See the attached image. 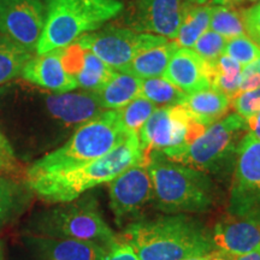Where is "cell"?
Wrapping results in <instances>:
<instances>
[{"mask_svg":"<svg viewBox=\"0 0 260 260\" xmlns=\"http://www.w3.org/2000/svg\"><path fill=\"white\" fill-rule=\"evenodd\" d=\"M119 239L134 249L140 260H184L214 249L206 228L184 214L136 220L128 224Z\"/></svg>","mask_w":260,"mask_h":260,"instance_id":"1","label":"cell"},{"mask_svg":"<svg viewBox=\"0 0 260 260\" xmlns=\"http://www.w3.org/2000/svg\"><path fill=\"white\" fill-rule=\"evenodd\" d=\"M144 160L138 135H130L113 151L73 170L24 181L28 189L47 203H70L81 195L110 183L126 169Z\"/></svg>","mask_w":260,"mask_h":260,"instance_id":"2","label":"cell"},{"mask_svg":"<svg viewBox=\"0 0 260 260\" xmlns=\"http://www.w3.org/2000/svg\"><path fill=\"white\" fill-rule=\"evenodd\" d=\"M130 135L123 130L116 110H106L83 123L63 146L38 159L25 170L24 181L73 170L110 153Z\"/></svg>","mask_w":260,"mask_h":260,"instance_id":"3","label":"cell"},{"mask_svg":"<svg viewBox=\"0 0 260 260\" xmlns=\"http://www.w3.org/2000/svg\"><path fill=\"white\" fill-rule=\"evenodd\" d=\"M146 162L158 210L172 214L205 212L212 207L214 187L206 172L172 161L161 152H153Z\"/></svg>","mask_w":260,"mask_h":260,"instance_id":"4","label":"cell"},{"mask_svg":"<svg viewBox=\"0 0 260 260\" xmlns=\"http://www.w3.org/2000/svg\"><path fill=\"white\" fill-rule=\"evenodd\" d=\"M118 0H48L37 54L69 46L122 12Z\"/></svg>","mask_w":260,"mask_h":260,"instance_id":"5","label":"cell"},{"mask_svg":"<svg viewBox=\"0 0 260 260\" xmlns=\"http://www.w3.org/2000/svg\"><path fill=\"white\" fill-rule=\"evenodd\" d=\"M29 232L41 237L94 242L107 249L119 240L104 220L92 195L80 197L39 214Z\"/></svg>","mask_w":260,"mask_h":260,"instance_id":"6","label":"cell"},{"mask_svg":"<svg viewBox=\"0 0 260 260\" xmlns=\"http://www.w3.org/2000/svg\"><path fill=\"white\" fill-rule=\"evenodd\" d=\"M247 130V121L235 112L207 126L188 146L165 149L161 153L172 161L206 174L216 172L236 154L237 146Z\"/></svg>","mask_w":260,"mask_h":260,"instance_id":"7","label":"cell"},{"mask_svg":"<svg viewBox=\"0 0 260 260\" xmlns=\"http://www.w3.org/2000/svg\"><path fill=\"white\" fill-rule=\"evenodd\" d=\"M206 128L195 122L181 105L157 107L138 134L144 160L147 161L153 152L188 146Z\"/></svg>","mask_w":260,"mask_h":260,"instance_id":"8","label":"cell"},{"mask_svg":"<svg viewBox=\"0 0 260 260\" xmlns=\"http://www.w3.org/2000/svg\"><path fill=\"white\" fill-rule=\"evenodd\" d=\"M75 42L95 54L111 69L121 71L140 53L160 46L168 39L151 32L110 27L84 34Z\"/></svg>","mask_w":260,"mask_h":260,"instance_id":"9","label":"cell"},{"mask_svg":"<svg viewBox=\"0 0 260 260\" xmlns=\"http://www.w3.org/2000/svg\"><path fill=\"white\" fill-rule=\"evenodd\" d=\"M260 213V140L247 133L237 146L228 214Z\"/></svg>","mask_w":260,"mask_h":260,"instance_id":"10","label":"cell"},{"mask_svg":"<svg viewBox=\"0 0 260 260\" xmlns=\"http://www.w3.org/2000/svg\"><path fill=\"white\" fill-rule=\"evenodd\" d=\"M110 206L116 223L123 225L136 219L144 207L153 201V183L145 160L136 162L110 182Z\"/></svg>","mask_w":260,"mask_h":260,"instance_id":"11","label":"cell"},{"mask_svg":"<svg viewBox=\"0 0 260 260\" xmlns=\"http://www.w3.org/2000/svg\"><path fill=\"white\" fill-rule=\"evenodd\" d=\"M44 5L40 0H0V34L30 52H37L45 25Z\"/></svg>","mask_w":260,"mask_h":260,"instance_id":"12","label":"cell"},{"mask_svg":"<svg viewBox=\"0 0 260 260\" xmlns=\"http://www.w3.org/2000/svg\"><path fill=\"white\" fill-rule=\"evenodd\" d=\"M187 0H134L133 22L138 31L176 39Z\"/></svg>","mask_w":260,"mask_h":260,"instance_id":"13","label":"cell"},{"mask_svg":"<svg viewBox=\"0 0 260 260\" xmlns=\"http://www.w3.org/2000/svg\"><path fill=\"white\" fill-rule=\"evenodd\" d=\"M214 248L239 256L260 247V213L226 214L216 224L212 235Z\"/></svg>","mask_w":260,"mask_h":260,"instance_id":"14","label":"cell"},{"mask_svg":"<svg viewBox=\"0 0 260 260\" xmlns=\"http://www.w3.org/2000/svg\"><path fill=\"white\" fill-rule=\"evenodd\" d=\"M22 76L29 82L58 94L76 89L75 77L64 69L61 63V48L31 57L22 70Z\"/></svg>","mask_w":260,"mask_h":260,"instance_id":"15","label":"cell"},{"mask_svg":"<svg viewBox=\"0 0 260 260\" xmlns=\"http://www.w3.org/2000/svg\"><path fill=\"white\" fill-rule=\"evenodd\" d=\"M162 77L186 94L211 87L210 64L189 48H181L175 52Z\"/></svg>","mask_w":260,"mask_h":260,"instance_id":"16","label":"cell"},{"mask_svg":"<svg viewBox=\"0 0 260 260\" xmlns=\"http://www.w3.org/2000/svg\"><path fill=\"white\" fill-rule=\"evenodd\" d=\"M46 105L52 116L67 124H83L106 111L98 103L93 92L51 95L46 99Z\"/></svg>","mask_w":260,"mask_h":260,"instance_id":"17","label":"cell"},{"mask_svg":"<svg viewBox=\"0 0 260 260\" xmlns=\"http://www.w3.org/2000/svg\"><path fill=\"white\" fill-rule=\"evenodd\" d=\"M30 241L47 260H103L107 251L98 243L80 240L32 236Z\"/></svg>","mask_w":260,"mask_h":260,"instance_id":"18","label":"cell"},{"mask_svg":"<svg viewBox=\"0 0 260 260\" xmlns=\"http://www.w3.org/2000/svg\"><path fill=\"white\" fill-rule=\"evenodd\" d=\"M181 106L188 115L204 126H210L220 121L229 112L232 100L219 90L210 88L187 94Z\"/></svg>","mask_w":260,"mask_h":260,"instance_id":"19","label":"cell"},{"mask_svg":"<svg viewBox=\"0 0 260 260\" xmlns=\"http://www.w3.org/2000/svg\"><path fill=\"white\" fill-rule=\"evenodd\" d=\"M177 50L178 46L175 41H168L160 46L149 48L125 65L121 73L133 75L142 80L162 77L169 61Z\"/></svg>","mask_w":260,"mask_h":260,"instance_id":"20","label":"cell"},{"mask_svg":"<svg viewBox=\"0 0 260 260\" xmlns=\"http://www.w3.org/2000/svg\"><path fill=\"white\" fill-rule=\"evenodd\" d=\"M142 79L129 74H115L102 89L93 92L104 110H117L128 105L141 94Z\"/></svg>","mask_w":260,"mask_h":260,"instance_id":"21","label":"cell"},{"mask_svg":"<svg viewBox=\"0 0 260 260\" xmlns=\"http://www.w3.org/2000/svg\"><path fill=\"white\" fill-rule=\"evenodd\" d=\"M212 5H195L188 2L184 9L180 30L175 42L178 47H193L201 35L210 27Z\"/></svg>","mask_w":260,"mask_h":260,"instance_id":"22","label":"cell"},{"mask_svg":"<svg viewBox=\"0 0 260 260\" xmlns=\"http://www.w3.org/2000/svg\"><path fill=\"white\" fill-rule=\"evenodd\" d=\"M29 191L23 181L0 175V229L24 210Z\"/></svg>","mask_w":260,"mask_h":260,"instance_id":"23","label":"cell"},{"mask_svg":"<svg viewBox=\"0 0 260 260\" xmlns=\"http://www.w3.org/2000/svg\"><path fill=\"white\" fill-rule=\"evenodd\" d=\"M241 71V65L226 54H223L218 60L210 64L211 87L233 100L240 93Z\"/></svg>","mask_w":260,"mask_h":260,"instance_id":"24","label":"cell"},{"mask_svg":"<svg viewBox=\"0 0 260 260\" xmlns=\"http://www.w3.org/2000/svg\"><path fill=\"white\" fill-rule=\"evenodd\" d=\"M32 57V52L12 39L0 34V84L22 74L24 65Z\"/></svg>","mask_w":260,"mask_h":260,"instance_id":"25","label":"cell"},{"mask_svg":"<svg viewBox=\"0 0 260 260\" xmlns=\"http://www.w3.org/2000/svg\"><path fill=\"white\" fill-rule=\"evenodd\" d=\"M116 71L106 65L102 59L90 51L84 50L82 69L77 74V86L88 92H96L102 89L115 76Z\"/></svg>","mask_w":260,"mask_h":260,"instance_id":"26","label":"cell"},{"mask_svg":"<svg viewBox=\"0 0 260 260\" xmlns=\"http://www.w3.org/2000/svg\"><path fill=\"white\" fill-rule=\"evenodd\" d=\"M186 95L187 94L183 90H181L164 77L142 80L140 96L149 100L155 106L165 107L181 105Z\"/></svg>","mask_w":260,"mask_h":260,"instance_id":"27","label":"cell"},{"mask_svg":"<svg viewBox=\"0 0 260 260\" xmlns=\"http://www.w3.org/2000/svg\"><path fill=\"white\" fill-rule=\"evenodd\" d=\"M158 106L145 98L139 96L128 105L117 109V116H118L119 123L122 128L128 135H138L142 125L147 122Z\"/></svg>","mask_w":260,"mask_h":260,"instance_id":"28","label":"cell"},{"mask_svg":"<svg viewBox=\"0 0 260 260\" xmlns=\"http://www.w3.org/2000/svg\"><path fill=\"white\" fill-rule=\"evenodd\" d=\"M210 28L228 40L246 35L242 11H237L236 9H233V6H213Z\"/></svg>","mask_w":260,"mask_h":260,"instance_id":"29","label":"cell"},{"mask_svg":"<svg viewBox=\"0 0 260 260\" xmlns=\"http://www.w3.org/2000/svg\"><path fill=\"white\" fill-rule=\"evenodd\" d=\"M228 39L213 30L205 31L194 45V52L209 64H213L225 53Z\"/></svg>","mask_w":260,"mask_h":260,"instance_id":"30","label":"cell"},{"mask_svg":"<svg viewBox=\"0 0 260 260\" xmlns=\"http://www.w3.org/2000/svg\"><path fill=\"white\" fill-rule=\"evenodd\" d=\"M224 54L245 67L260 58V48L247 35H242L228 40Z\"/></svg>","mask_w":260,"mask_h":260,"instance_id":"31","label":"cell"},{"mask_svg":"<svg viewBox=\"0 0 260 260\" xmlns=\"http://www.w3.org/2000/svg\"><path fill=\"white\" fill-rule=\"evenodd\" d=\"M0 175L23 182L25 177V170L16 157L10 141L2 132H0Z\"/></svg>","mask_w":260,"mask_h":260,"instance_id":"32","label":"cell"},{"mask_svg":"<svg viewBox=\"0 0 260 260\" xmlns=\"http://www.w3.org/2000/svg\"><path fill=\"white\" fill-rule=\"evenodd\" d=\"M235 112L246 121L260 112V87L259 88L241 92L232 100Z\"/></svg>","mask_w":260,"mask_h":260,"instance_id":"33","label":"cell"},{"mask_svg":"<svg viewBox=\"0 0 260 260\" xmlns=\"http://www.w3.org/2000/svg\"><path fill=\"white\" fill-rule=\"evenodd\" d=\"M84 50L79 44L74 42L69 46L61 48V63L64 69L73 77H76L83 65Z\"/></svg>","mask_w":260,"mask_h":260,"instance_id":"34","label":"cell"},{"mask_svg":"<svg viewBox=\"0 0 260 260\" xmlns=\"http://www.w3.org/2000/svg\"><path fill=\"white\" fill-rule=\"evenodd\" d=\"M246 35L260 48V2L242 11Z\"/></svg>","mask_w":260,"mask_h":260,"instance_id":"35","label":"cell"},{"mask_svg":"<svg viewBox=\"0 0 260 260\" xmlns=\"http://www.w3.org/2000/svg\"><path fill=\"white\" fill-rule=\"evenodd\" d=\"M260 87V58L252 61L251 64L245 65L241 71V86L240 93L252 90Z\"/></svg>","mask_w":260,"mask_h":260,"instance_id":"36","label":"cell"},{"mask_svg":"<svg viewBox=\"0 0 260 260\" xmlns=\"http://www.w3.org/2000/svg\"><path fill=\"white\" fill-rule=\"evenodd\" d=\"M103 260H140L134 249L121 239L107 249Z\"/></svg>","mask_w":260,"mask_h":260,"instance_id":"37","label":"cell"},{"mask_svg":"<svg viewBox=\"0 0 260 260\" xmlns=\"http://www.w3.org/2000/svg\"><path fill=\"white\" fill-rule=\"evenodd\" d=\"M247 125H248V132L260 140V112L247 119Z\"/></svg>","mask_w":260,"mask_h":260,"instance_id":"38","label":"cell"},{"mask_svg":"<svg viewBox=\"0 0 260 260\" xmlns=\"http://www.w3.org/2000/svg\"><path fill=\"white\" fill-rule=\"evenodd\" d=\"M209 260H236V256L228 252H224L222 249L216 248L210 253Z\"/></svg>","mask_w":260,"mask_h":260,"instance_id":"39","label":"cell"},{"mask_svg":"<svg viewBox=\"0 0 260 260\" xmlns=\"http://www.w3.org/2000/svg\"><path fill=\"white\" fill-rule=\"evenodd\" d=\"M236 260H260V247L246 254L236 256Z\"/></svg>","mask_w":260,"mask_h":260,"instance_id":"40","label":"cell"},{"mask_svg":"<svg viewBox=\"0 0 260 260\" xmlns=\"http://www.w3.org/2000/svg\"><path fill=\"white\" fill-rule=\"evenodd\" d=\"M213 4L222 5V6H234L237 4H241L243 0H212Z\"/></svg>","mask_w":260,"mask_h":260,"instance_id":"41","label":"cell"},{"mask_svg":"<svg viewBox=\"0 0 260 260\" xmlns=\"http://www.w3.org/2000/svg\"><path fill=\"white\" fill-rule=\"evenodd\" d=\"M187 2H189L191 4H195V5H205L209 0H187Z\"/></svg>","mask_w":260,"mask_h":260,"instance_id":"42","label":"cell"},{"mask_svg":"<svg viewBox=\"0 0 260 260\" xmlns=\"http://www.w3.org/2000/svg\"><path fill=\"white\" fill-rule=\"evenodd\" d=\"M210 258V253L206 255H201V256H194V258H189V259H184V260H209Z\"/></svg>","mask_w":260,"mask_h":260,"instance_id":"43","label":"cell"},{"mask_svg":"<svg viewBox=\"0 0 260 260\" xmlns=\"http://www.w3.org/2000/svg\"><path fill=\"white\" fill-rule=\"evenodd\" d=\"M0 260H4V248L2 243H0Z\"/></svg>","mask_w":260,"mask_h":260,"instance_id":"44","label":"cell"},{"mask_svg":"<svg viewBox=\"0 0 260 260\" xmlns=\"http://www.w3.org/2000/svg\"><path fill=\"white\" fill-rule=\"evenodd\" d=\"M247 2H260V0H247Z\"/></svg>","mask_w":260,"mask_h":260,"instance_id":"45","label":"cell"}]
</instances>
